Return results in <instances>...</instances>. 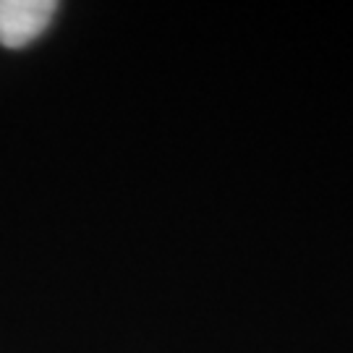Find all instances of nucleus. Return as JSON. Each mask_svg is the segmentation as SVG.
<instances>
[{
	"instance_id": "f257e3e1",
	"label": "nucleus",
	"mask_w": 353,
	"mask_h": 353,
	"mask_svg": "<svg viewBox=\"0 0 353 353\" xmlns=\"http://www.w3.org/2000/svg\"><path fill=\"white\" fill-rule=\"evenodd\" d=\"M58 3L52 0H0V45L26 48L50 26Z\"/></svg>"
}]
</instances>
